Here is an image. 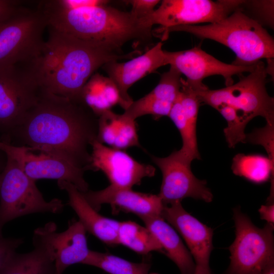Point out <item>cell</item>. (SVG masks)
<instances>
[{"label":"cell","mask_w":274,"mask_h":274,"mask_svg":"<svg viewBox=\"0 0 274 274\" xmlns=\"http://www.w3.org/2000/svg\"><path fill=\"white\" fill-rule=\"evenodd\" d=\"M98 118L81 101L42 91L8 139L14 136L21 146L56 155L87 170L88 148L96 140Z\"/></svg>","instance_id":"cell-1"},{"label":"cell","mask_w":274,"mask_h":274,"mask_svg":"<svg viewBox=\"0 0 274 274\" xmlns=\"http://www.w3.org/2000/svg\"><path fill=\"white\" fill-rule=\"evenodd\" d=\"M102 0H51L40 3L48 27L106 52L122 55L132 40L151 37L152 26L132 13L107 5Z\"/></svg>","instance_id":"cell-2"},{"label":"cell","mask_w":274,"mask_h":274,"mask_svg":"<svg viewBox=\"0 0 274 274\" xmlns=\"http://www.w3.org/2000/svg\"><path fill=\"white\" fill-rule=\"evenodd\" d=\"M48 28V38L31 65L41 90L54 95L81 101L84 86L99 67L135 54L111 53Z\"/></svg>","instance_id":"cell-3"},{"label":"cell","mask_w":274,"mask_h":274,"mask_svg":"<svg viewBox=\"0 0 274 274\" xmlns=\"http://www.w3.org/2000/svg\"><path fill=\"white\" fill-rule=\"evenodd\" d=\"M247 76L238 75L239 80L226 87L194 91L200 104L217 110L226 120V128L233 131H244L254 118L261 116L266 123L274 124V99L266 88V67L261 60Z\"/></svg>","instance_id":"cell-4"},{"label":"cell","mask_w":274,"mask_h":274,"mask_svg":"<svg viewBox=\"0 0 274 274\" xmlns=\"http://www.w3.org/2000/svg\"><path fill=\"white\" fill-rule=\"evenodd\" d=\"M243 7L216 23L177 26L158 32L163 33V39L172 31H184L200 39L217 42L235 53V59L231 63L235 65L252 66L262 59H272L273 38L261 23L244 12Z\"/></svg>","instance_id":"cell-5"},{"label":"cell","mask_w":274,"mask_h":274,"mask_svg":"<svg viewBox=\"0 0 274 274\" xmlns=\"http://www.w3.org/2000/svg\"><path fill=\"white\" fill-rule=\"evenodd\" d=\"M235 239L225 274H262L274 265L273 224L255 226L239 207L233 210Z\"/></svg>","instance_id":"cell-6"},{"label":"cell","mask_w":274,"mask_h":274,"mask_svg":"<svg viewBox=\"0 0 274 274\" xmlns=\"http://www.w3.org/2000/svg\"><path fill=\"white\" fill-rule=\"evenodd\" d=\"M7 156L0 173V234L4 225L22 216L35 213H59L64 205L57 198L47 201L35 181L24 172L18 162Z\"/></svg>","instance_id":"cell-7"},{"label":"cell","mask_w":274,"mask_h":274,"mask_svg":"<svg viewBox=\"0 0 274 274\" xmlns=\"http://www.w3.org/2000/svg\"><path fill=\"white\" fill-rule=\"evenodd\" d=\"M48 24L42 12L23 7L0 23V67L28 63L40 53Z\"/></svg>","instance_id":"cell-8"},{"label":"cell","mask_w":274,"mask_h":274,"mask_svg":"<svg viewBox=\"0 0 274 274\" xmlns=\"http://www.w3.org/2000/svg\"><path fill=\"white\" fill-rule=\"evenodd\" d=\"M29 63L0 67V132L8 138L41 93Z\"/></svg>","instance_id":"cell-9"},{"label":"cell","mask_w":274,"mask_h":274,"mask_svg":"<svg viewBox=\"0 0 274 274\" xmlns=\"http://www.w3.org/2000/svg\"><path fill=\"white\" fill-rule=\"evenodd\" d=\"M242 0H163L148 18L152 26L159 30L181 25L216 23L242 8Z\"/></svg>","instance_id":"cell-10"},{"label":"cell","mask_w":274,"mask_h":274,"mask_svg":"<svg viewBox=\"0 0 274 274\" xmlns=\"http://www.w3.org/2000/svg\"><path fill=\"white\" fill-rule=\"evenodd\" d=\"M0 150L14 158L26 175L34 181L41 179L65 181L82 193L88 191V184L84 177L86 169L60 156L1 140Z\"/></svg>","instance_id":"cell-11"},{"label":"cell","mask_w":274,"mask_h":274,"mask_svg":"<svg viewBox=\"0 0 274 274\" xmlns=\"http://www.w3.org/2000/svg\"><path fill=\"white\" fill-rule=\"evenodd\" d=\"M56 229L53 222L37 228L33 244L35 248L44 252L53 262L55 274H62L70 265L82 263L90 250L86 231L79 221L71 223L63 232H57Z\"/></svg>","instance_id":"cell-12"},{"label":"cell","mask_w":274,"mask_h":274,"mask_svg":"<svg viewBox=\"0 0 274 274\" xmlns=\"http://www.w3.org/2000/svg\"><path fill=\"white\" fill-rule=\"evenodd\" d=\"M153 162L161 172L162 179L158 194L164 206L191 197L211 202L213 196L207 182L193 174L191 164L181 158L176 151L165 157L151 156Z\"/></svg>","instance_id":"cell-13"},{"label":"cell","mask_w":274,"mask_h":274,"mask_svg":"<svg viewBox=\"0 0 274 274\" xmlns=\"http://www.w3.org/2000/svg\"><path fill=\"white\" fill-rule=\"evenodd\" d=\"M165 52L168 64L185 75L186 82L194 91L208 88L202 81L214 75L222 76L226 86H230L233 84V76L250 73L256 65L242 66L228 64L206 52L200 46L175 52L165 50Z\"/></svg>","instance_id":"cell-14"},{"label":"cell","mask_w":274,"mask_h":274,"mask_svg":"<svg viewBox=\"0 0 274 274\" xmlns=\"http://www.w3.org/2000/svg\"><path fill=\"white\" fill-rule=\"evenodd\" d=\"M91 147L88 169L102 172L112 186L131 188L139 185L143 179L155 175L153 166L138 162L124 150L110 148L96 140Z\"/></svg>","instance_id":"cell-15"},{"label":"cell","mask_w":274,"mask_h":274,"mask_svg":"<svg viewBox=\"0 0 274 274\" xmlns=\"http://www.w3.org/2000/svg\"><path fill=\"white\" fill-rule=\"evenodd\" d=\"M161 217L178 232L194 260L193 274H213L209 265L213 230L187 212L181 202L164 206Z\"/></svg>","instance_id":"cell-16"},{"label":"cell","mask_w":274,"mask_h":274,"mask_svg":"<svg viewBox=\"0 0 274 274\" xmlns=\"http://www.w3.org/2000/svg\"><path fill=\"white\" fill-rule=\"evenodd\" d=\"M82 193L89 204L97 212L102 204H109L113 212L131 213L141 218L161 216L164 207L158 194L136 192L131 188H118L110 185L102 190Z\"/></svg>","instance_id":"cell-17"},{"label":"cell","mask_w":274,"mask_h":274,"mask_svg":"<svg viewBox=\"0 0 274 274\" xmlns=\"http://www.w3.org/2000/svg\"><path fill=\"white\" fill-rule=\"evenodd\" d=\"M163 44L157 43L145 53L124 62L109 61L102 67L115 84L123 100L129 106L133 101L128 90L135 82L168 64Z\"/></svg>","instance_id":"cell-18"},{"label":"cell","mask_w":274,"mask_h":274,"mask_svg":"<svg viewBox=\"0 0 274 274\" xmlns=\"http://www.w3.org/2000/svg\"><path fill=\"white\" fill-rule=\"evenodd\" d=\"M181 88L168 117L178 129L182 146L176 150L179 156L191 164L194 159H200L196 136V122L200 101L185 80L181 79Z\"/></svg>","instance_id":"cell-19"},{"label":"cell","mask_w":274,"mask_h":274,"mask_svg":"<svg viewBox=\"0 0 274 274\" xmlns=\"http://www.w3.org/2000/svg\"><path fill=\"white\" fill-rule=\"evenodd\" d=\"M181 75L170 66L161 75L157 86L144 97L133 100L124 113L134 120L146 115H152L155 120L168 116L181 88Z\"/></svg>","instance_id":"cell-20"},{"label":"cell","mask_w":274,"mask_h":274,"mask_svg":"<svg viewBox=\"0 0 274 274\" xmlns=\"http://www.w3.org/2000/svg\"><path fill=\"white\" fill-rule=\"evenodd\" d=\"M58 186L65 190L68 196V204L79 218L86 231L109 246L118 244V231L120 222L99 214L87 202L83 193L73 184L58 181Z\"/></svg>","instance_id":"cell-21"},{"label":"cell","mask_w":274,"mask_h":274,"mask_svg":"<svg viewBox=\"0 0 274 274\" xmlns=\"http://www.w3.org/2000/svg\"><path fill=\"white\" fill-rule=\"evenodd\" d=\"M141 219L160 245L163 253L177 265L181 274H193V259L176 230L161 216Z\"/></svg>","instance_id":"cell-22"},{"label":"cell","mask_w":274,"mask_h":274,"mask_svg":"<svg viewBox=\"0 0 274 274\" xmlns=\"http://www.w3.org/2000/svg\"><path fill=\"white\" fill-rule=\"evenodd\" d=\"M96 140L110 148L124 151L132 147H141L135 120L112 110L98 117Z\"/></svg>","instance_id":"cell-23"},{"label":"cell","mask_w":274,"mask_h":274,"mask_svg":"<svg viewBox=\"0 0 274 274\" xmlns=\"http://www.w3.org/2000/svg\"><path fill=\"white\" fill-rule=\"evenodd\" d=\"M80 99L98 118L116 105L124 110L129 107L113 81L98 73H94L85 84Z\"/></svg>","instance_id":"cell-24"},{"label":"cell","mask_w":274,"mask_h":274,"mask_svg":"<svg viewBox=\"0 0 274 274\" xmlns=\"http://www.w3.org/2000/svg\"><path fill=\"white\" fill-rule=\"evenodd\" d=\"M0 274H55L53 262L41 250L15 252L0 267Z\"/></svg>","instance_id":"cell-25"},{"label":"cell","mask_w":274,"mask_h":274,"mask_svg":"<svg viewBox=\"0 0 274 274\" xmlns=\"http://www.w3.org/2000/svg\"><path fill=\"white\" fill-rule=\"evenodd\" d=\"M117 239L118 245L140 254L145 255L153 251L163 253L160 245L150 230L134 222H120Z\"/></svg>","instance_id":"cell-26"},{"label":"cell","mask_w":274,"mask_h":274,"mask_svg":"<svg viewBox=\"0 0 274 274\" xmlns=\"http://www.w3.org/2000/svg\"><path fill=\"white\" fill-rule=\"evenodd\" d=\"M273 165L267 157L238 153L232 159L231 169L235 175L255 183H264L271 178L273 186Z\"/></svg>","instance_id":"cell-27"},{"label":"cell","mask_w":274,"mask_h":274,"mask_svg":"<svg viewBox=\"0 0 274 274\" xmlns=\"http://www.w3.org/2000/svg\"><path fill=\"white\" fill-rule=\"evenodd\" d=\"M82 264L99 268L109 274H158L150 272L148 262L135 263L115 255L89 251Z\"/></svg>","instance_id":"cell-28"},{"label":"cell","mask_w":274,"mask_h":274,"mask_svg":"<svg viewBox=\"0 0 274 274\" xmlns=\"http://www.w3.org/2000/svg\"><path fill=\"white\" fill-rule=\"evenodd\" d=\"M245 142L262 146L268 154V158L274 163V124L266 123L263 127L246 134Z\"/></svg>","instance_id":"cell-29"},{"label":"cell","mask_w":274,"mask_h":274,"mask_svg":"<svg viewBox=\"0 0 274 274\" xmlns=\"http://www.w3.org/2000/svg\"><path fill=\"white\" fill-rule=\"evenodd\" d=\"M131 6L130 11L137 18L145 20L148 23V18L154 12L155 6L160 2L159 0H130L127 1Z\"/></svg>","instance_id":"cell-30"},{"label":"cell","mask_w":274,"mask_h":274,"mask_svg":"<svg viewBox=\"0 0 274 274\" xmlns=\"http://www.w3.org/2000/svg\"><path fill=\"white\" fill-rule=\"evenodd\" d=\"M22 243L21 239L5 238L0 234V267L16 252Z\"/></svg>","instance_id":"cell-31"},{"label":"cell","mask_w":274,"mask_h":274,"mask_svg":"<svg viewBox=\"0 0 274 274\" xmlns=\"http://www.w3.org/2000/svg\"><path fill=\"white\" fill-rule=\"evenodd\" d=\"M21 4L17 1L0 0V23L18 12L23 7Z\"/></svg>","instance_id":"cell-32"},{"label":"cell","mask_w":274,"mask_h":274,"mask_svg":"<svg viewBox=\"0 0 274 274\" xmlns=\"http://www.w3.org/2000/svg\"><path fill=\"white\" fill-rule=\"evenodd\" d=\"M261 219L266 221L267 223L273 224L274 223V204L267 203L262 205L259 209Z\"/></svg>","instance_id":"cell-33"},{"label":"cell","mask_w":274,"mask_h":274,"mask_svg":"<svg viewBox=\"0 0 274 274\" xmlns=\"http://www.w3.org/2000/svg\"><path fill=\"white\" fill-rule=\"evenodd\" d=\"M262 274H274V265L267 268Z\"/></svg>","instance_id":"cell-34"}]
</instances>
